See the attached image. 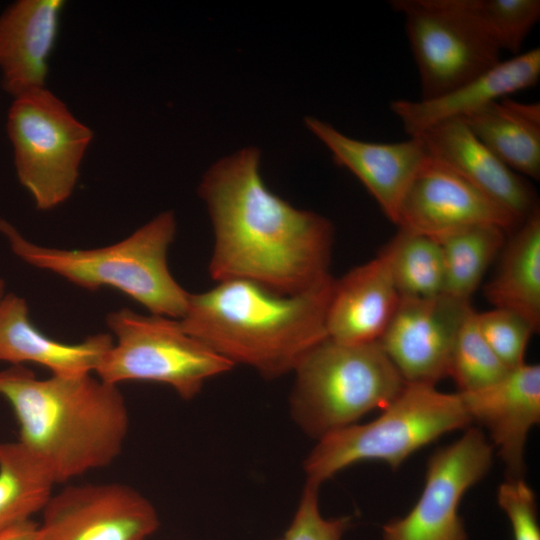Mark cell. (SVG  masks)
<instances>
[{
    "label": "cell",
    "mask_w": 540,
    "mask_h": 540,
    "mask_svg": "<svg viewBox=\"0 0 540 540\" xmlns=\"http://www.w3.org/2000/svg\"><path fill=\"white\" fill-rule=\"evenodd\" d=\"M507 233L499 226L483 224L436 240L443 255V294L471 303L488 267L501 252Z\"/></svg>",
    "instance_id": "24"
},
{
    "label": "cell",
    "mask_w": 540,
    "mask_h": 540,
    "mask_svg": "<svg viewBox=\"0 0 540 540\" xmlns=\"http://www.w3.org/2000/svg\"><path fill=\"white\" fill-rule=\"evenodd\" d=\"M478 328L493 353L508 369L525 364L531 336L537 331L519 314L501 308L477 312Z\"/></svg>",
    "instance_id": "28"
},
{
    "label": "cell",
    "mask_w": 540,
    "mask_h": 540,
    "mask_svg": "<svg viewBox=\"0 0 540 540\" xmlns=\"http://www.w3.org/2000/svg\"><path fill=\"white\" fill-rule=\"evenodd\" d=\"M13 99L7 134L18 181L38 210H51L72 195L93 131L47 87Z\"/></svg>",
    "instance_id": "8"
},
{
    "label": "cell",
    "mask_w": 540,
    "mask_h": 540,
    "mask_svg": "<svg viewBox=\"0 0 540 540\" xmlns=\"http://www.w3.org/2000/svg\"><path fill=\"white\" fill-rule=\"evenodd\" d=\"M290 397L296 424L323 436L382 410L406 382L377 342L347 344L326 338L299 362Z\"/></svg>",
    "instance_id": "5"
},
{
    "label": "cell",
    "mask_w": 540,
    "mask_h": 540,
    "mask_svg": "<svg viewBox=\"0 0 540 540\" xmlns=\"http://www.w3.org/2000/svg\"><path fill=\"white\" fill-rule=\"evenodd\" d=\"M334 278L294 295H279L248 280L219 282L189 295L179 320L186 333L230 360L273 379L294 371L326 339Z\"/></svg>",
    "instance_id": "3"
},
{
    "label": "cell",
    "mask_w": 540,
    "mask_h": 540,
    "mask_svg": "<svg viewBox=\"0 0 540 540\" xmlns=\"http://www.w3.org/2000/svg\"><path fill=\"white\" fill-rule=\"evenodd\" d=\"M5 286H6L5 281L2 278H0V300L6 294L5 293Z\"/></svg>",
    "instance_id": "32"
},
{
    "label": "cell",
    "mask_w": 540,
    "mask_h": 540,
    "mask_svg": "<svg viewBox=\"0 0 540 540\" xmlns=\"http://www.w3.org/2000/svg\"><path fill=\"white\" fill-rule=\"evenodd\" d=\"M378 255L385 261L401 297L429 298L443 293V255L435 239L398 228Z\"/></svg>",
    "instance_id": "25"
},
{
    "label": "cell",
    "mask_w": 540,
    "mask_h": 540,
    "mask_svg": "<svg viewBox=\"0 0 540 540\" xmlns=\"http://www.w3.org/2000/svg\"><path fill=\"white\" fill-rule=\"evenodd\" d=\"M496 498L509 519L514 540H540L536 497L524 478L506 479Z\"/></svg>",
    "instance_id": "30"
},
{
    "label": "cell",
    "mask_w": 540,
    "mask_h": 540,
    "mask_svg": "<svg viewBox=\"0 0 540 540\" xmlns=\"http://www.w3.org/2000/svg\"><path fill=\"white\" fill-rule=\"evenodd\" d=\"M116 343L95 374L119 385L147 381L170 386L184 400L194 398L204 382L232 369L234 364L184 331L178 319L144 315L128 308L106 317Z\"/></svg>",
    "instance_id": "7"
},
{
    "label": "cell",
    "mask_w": 540,
    "mask_h": 540,
    "mask_svg": "<svg viewBox=\"0 0 540 540\" xmlns=\"http://www.w3.org/2000/svg\"><path fill=\"white\" fill-rule=\"evenodd\" d=\"M416 136L431 157L519 219L524 220L539 207L534 189L490 151L462 118L439 122Z\"/></svg>",
    "instance_id": "16"
},
{
    "label": "cell",
    "mask_w": 540,
    "mask_h": 540,
    "mask_svg": "<svg viewBox=\"0 0 540 540\" xmlns=\"http://www.w3.org/2000/svg\"><path fill=\"white\" fill-rule=\"evenodd\" d=\"M63 0H18L0 14L2 88L13 98L46 88Z\"/></svg>",
    "instance_id": "17"
},
{
    "label": "cell",
    "mask_w": 540,
    "mask_h": 540,
    "mask_svg": "<svg viewBox=\"0 0 540 540\" xmlns=\"http://www.w3.org/2000/svg\"><path fill=\"white\" fill-rule=\"evenodd\" d=\"M39 540H147L159 527L152 503L123 483L68 485L53 493Z\"/></svg>",
    "instance_id": "11"
},
{
    "label": "cell",
    "mask_w": 540,
    "mask_h": 540,
    "mask_svg": "<svg viewBox=\"0 0 540 540\" xmlns=\"http://www.w3.org/2000/svg\"><path fill=\"white\" fill-rule=\"evenodd\" d=\"M470 423L458 393L406 383L376 419L318 439L304 462L307 482L320 486L340 470L365 460H379L396 470L417 450Z\"/></svg>",
    "instance_id": "6"
},
{
    "label": "cell",
    "mask_w": 540,
    "mask_h": 540,
    "mask_svg": "<svg viewBox=\"0 0 540 540\" xmlns=\"http://www.w3.org/2000/svg\"><path fill=\"white\" fill-rule=\"evenodd\" d=\"M112 345V336L106 333L78 343L52 339L31 322L24 298L7 293L0 300V362L33 363L53 376L76 377L95 373Z\"/></svg>",
    "instance_id": "19"
},
{
    "label": "cell",
    "mask_w": 540,
    "mask_h": 540,
    "mask_svg": "<svg viewBox=\"0 0 540 540\" xmlns=\"http://www.w3.org/2000/svg\"><path fill=\"white\" fill-rule=\"evenodd\" d=\"M418 68L421 99L439 97L497 65L501 50L470 0H391Z\"/></svg>",
    "instance_id": "9"
},
{
    "label": "cell",
    "mask_w": 540,
    "mask_h": 540,
    "mask_svg": "<svg viewBox=\"0 0 540 540\" xmlns=\"http://www.w3.org/2000/svg\"><path fill=\"white\" fill-rule=\"evenodd\" d=\"M259 162L257 148H244L213 164L199 185L214 231L209 273L217 282L248 280L298 294L331 276L334 228L270 191Z\"/></svg>",
    "instance_id": "1"
},
{
    "label": "cell",
    "mask_w": 540,
    "mask_h": 540,
    "mask_svg": "<svg viewBox=\"0 0 540 540\" xmlns=\"http://www.w3.org/2000/svg\"><path fill=\"white\" fill-rule=\"evenodd\" d=\"M540 79V49L534 48L500 61L493 68L439 97L428 100H394L391 111L409 136L439 122L462 118L517 91L535 86Z\"/></svg>",
    "instance_id": "18"
},
{
    "label": "cell",
    "mask_w": 540,
    "mask_h": 540,
    "mask_svg": "<svg viewBox=\"0 0 540 540\" xmlns=\"http://www.w3.org/2000/svg\"><path fill=\"white\" fill-rule=\"evenodd\" d=\"M462 119L476 137L519 175L540 178V105L509 97Z\"/></svg>",
    "instance_id": "22"
},
{
    "label": "cell",
    "mask_w": 540,
    "mask_h": 540,
    "mask_svg": "<svg viewBox=\"0 0 540 540\" xmlns=\"http://www.w3.org/2000/svg\"><path fill=\"white\" fill-rule=\"evenodd\" d=\"M493 446L478 428H468L430 457L422 493L403 517L382 527L381 540H467L459 506L488 473Z\"/></svg>",
    "instance_id": "10"
},
{
    "label": "cell",
    "mask_w": 540,
    "mask_h": 540,
    "mask_svg": "<svg viewBox=\"0 0 540 540\" xmlns=\"http://www.w3.org/2000/svg\"><path fill=\"white\" fill-rule=\"evenodd\" d=\"M400 298L380 255L334 278L326 312L328 338L347 344L377 342Z\"/></svg>",
    "instance_id": "20"
},
{
    "label": "cell",
    "mask_w": 540,
    "mask_h": 540,
    "mask_svg": "<svg viewBox=\"0 0 540 540\" xmlns=\"http://www.w3.org/2000/svg\"><path fill=\"white\" fill-rule=\"evenodd\" d=\"M522 221L428 154L402 199L396 225L438 240L483 224L510 233Z\"/></svg>",
    "instance_id": "13"
},
{
    "label": "cell",
    "mask_w": 540,
    "mask_h": 540,
    "mask_svg": "<svg viewBox=\"0 0 540 540\" xmlns=\"http://www.w3.org/2000/svg\"><path fill=\"white\" fill-rule=\"evenodd\" d=\"M496 273L484 287L493 308L513 311L540 328V210L512 231L501 250Z\"/></svg>",
    "instance_id": "21"
},
{
    "label": "cell",
    "mask_w": 540,
    "mask_h": 540,
    "mask_svg": "<svg viewBox=\"0 0 540 540\" xmlns=\"http://www.w3.org/2000/svg\"><path fill=\"white\" fill-rule=\"evenodd\" d=\"M470 306L443 293L400 298L378 343L407 384L435 386L449 376L455 339Z\"/></svg>",
    "instance_id": "12"
},
{
    "label": "cell",
    "mask_w": 540,
    "mask_h": 540,
    "mask_svg": "<svg viewBox=\"0 0 540 540\" xmlns=\"http://www.w3.org/2000/svg\"><path fill=\"white\" fill-rule=\"evenodd\" d=\"M458 394L471 423L489 432L507 479L523 478L528 434L540 422V366L525 363L484 387Z\"/></svg>",
    "instance_id": "14"
},
{
    "label": "cell",
    "mask_w": 540,
    "mask_h": 540,
    "mask_svg": "<svg viewBox=\"0 0 540 540\" xmlns=\"http://www.w3.org/2000/svg\"><path fill=\"white\" fill-rule=\"evenodd\" d=\"M305 124L329 149L334 162L354 174L396 224L402 199L428 157L421 139L410 136L401 142H367L348 137L314 117L305 118Z\"/></svg>",
    "instance_id": "15"
},
{
    "label": "cell",
    "mask_w": 540,
    "mask_h": 540,
    "mask_svg": "<svg viewBox=\"0 0 540 540\" xmlns=\"http://www.w3.org/2000/svg\"><path fill=\"white\" fill-rule=\"evenodd\" d=\"M470 3L499 49L515 55L540 18L539 0H470Z\"/></svg>",
    "instance_id": "27"
},
{
    "label": "cell",
    "mask_w": 540,
    "mask_h": 540,
    "mask_svg": "<svg viewBox=\"0 0 540 540\" xmlns=\"http://www.w3.org/2000/svg\"><path fill=\"white\" fill-rule=\"evenodd\" d=\"M176 228L174 213L164 211L115 244L67 250L32 243L13 224L0 218V233L14 255L25 263L90 291L113 287L151 314L180 320L186 313L190 293L174 279L168 267V248Z\"/></svg>",
    "instance_id": "4"
},
{
    "label": "cell",
    "mask_w": 540,
    "mask_h": 540,
    "mask_svg": "<svg viewBox=\"0 0 540 540\" xmlns=\"http://www.w3.org/2000/svg\"><path fill=\"white\" fill-rule=\"evenodd\" d=\"M319 486L306 482L301 500L287 531L276 540H341L351 519L324 518L319 509Z\"/></svg>",
    "instance_id": "29"
},
{
    "label": "cell",
    "mask_w": 540,
    "mask_h": 540,
    "mask_svg": "<svg viewBox=\"0 0 540 540\" xmlns=\"http://www.w3.org/2000/svg\"><path fill=\"white\" fill-rule=\"evenodd\" d=\"M476 314L471 305L462 320L452 351L449 376L456 382L459 392L484 387L510 370L484 340Z\"/></svg>",
    "instance_id": "26"
},
{
    "label": "cell",
    "mask_w": 540,
    "mask_h": 540,
    "mask_svg": "<svg viewBox=\"0 0 540 540\" xmlns=\"http://www.w3.org/2000/svg\"><path fill=\"white\" fill-rule=\"evenodd\" d=\"M0 396L11 406L21 443L56 484L107 467L129 430L117 385L92 374L38 378L24 365L0 370Z\"/></svg>",
    "instance_id": "2"
},
{
    "label": "cell",
    "mask_w": 540,
    "mask_h": 540,
    "mask_svg": "<svg viewBox=\"0 0 540 540\" xmlns=\"http://www.w3.org/2000/svg\"><path fill=\"white\" fill-rule=\"evenodd\" d=\"M0 540H39L38 524L30 520L0 534Z\"/></svg>",
    "instance_id": "31"
},
{
    "label": "cell",
    "mask_w": 540,
    "mask_h": 540,
    "mask_svg": "<svg viewBox=\"0 0 540 540\" xmlns=\"http://www.w3.org/2000/svg\"><path fill=\"white\" fill-rule=\"evenodd\" d=\"M56 483L18 441H0V534L42 512Z\"/></svg>",
    "instance_id": "23"
}]
</instances>
